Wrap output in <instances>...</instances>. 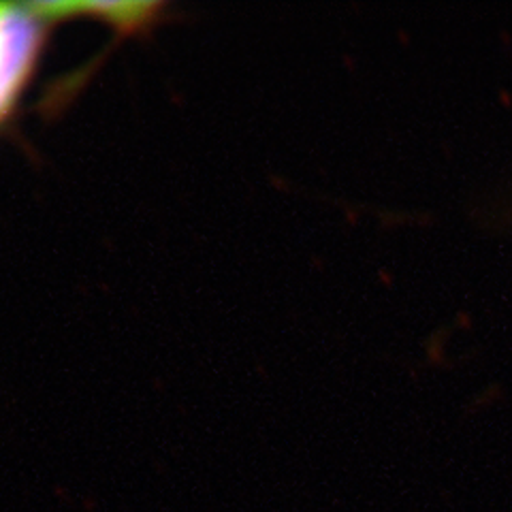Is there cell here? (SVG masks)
Here are the masks:
<instances>
[{
	"label": "cell",
	"instance_id": "6da1fadb",
	"mask_svg": "<svg viewBox=\"0 0 512 512\" xmlns=\"http://www.w3.org/2000/svg\"><path fill=\"white\" fill-rule=\"evenodd\" d=\"M58 5H0V124L18 103Z\"/></svg>",
	"mask_w": 512,
	"mask_h": 512
}]
</instances>
